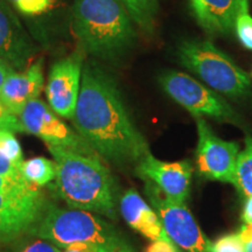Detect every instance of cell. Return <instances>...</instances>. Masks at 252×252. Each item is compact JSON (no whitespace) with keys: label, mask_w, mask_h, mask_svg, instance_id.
Here are the masks:
<instances>
[{"label":"cell","mask_w":252,"mask_h":252,"mask_svg":"<svg viewBox=\"0 0 252 252\" xmlns=\"http://www.w3.org/2000/svg\"><path fill=\"white\" fill-rule=\"evenodd\" d=\"M46 212V200L39 188L0 193V244L33 234Z\"/></svg>","instance_id":"9c48e42d"},{"label":"cell","mask_w":252,"mask_h":252,"mask_svg":"<svg viewBox=\"0 0 252 252\" xmlns=\"http://www.w3.org/2000/svg\"><path fill=\"white\" fill-rule=\"evenodd\" d=\"M19 252H61V250L46 239H36L30 244L24 245Z\"/></svg>","instance_id":"d4e9b609"},{"label":"cell","mask_w":252,"mask_h":252,"mask_svg":"<svg viewBox=\"0 0 252 252\" xmlns=\"http://www.w3.org/2000/svg\"><path fill=\"white\" fill-rule=\"evenodd\" d=\"M242 220L244 222V224H252V196L244 198Z\"/></svg>","instance_id":"f546056e"},{"label":"cell","mask_w":252,"mask_h":252,"mask_svg":"<svg viewBox=\"0 0 252 252\" xmlns=\"http://www.w3.org/2000/svg\"><path fill=\"white\" fill-rule=\"evenodd\" d=\"M133 23L146 34L156 30L157 14L159 11L158 0H119Z\"/></svg>","instance_id":"ac0fdd59"},{"label":"cell","mask_w":252,"mask_h":252,"mask_svg":"<svg viewBox=\"0 0 252 252\" xmlns=\"http://www.w3.org/2000/svg\"><path fill=\"white\" fill-rule=\"evenodd\" d=\"M61 252H105L98 245L90 243H74L64 248Z\"/></svg>","instance_id":"484cf974"},{"label":"cell","mask_w":252,"mask_h":252,"mask_svg":"<svg viewBox=\"0 0 252 252\" xmlns=\"http://www.w3.org/2000/svg\"><path fill=\"white\" fill-rule=\"evenodd\" d=\"M32 187H33V186L19 184V182L12 181L9 180V179L5 178V176L0 175V193H7V191H13V190H18V189L32 188Z\"/></svg>","instance_id":"4316f807"},{"label":"cell","mask_w":252,"mask_h":252,"mask_svg":"<svg viewBox=\"0 0 252 252\" xmlns=\"http://www.w3.org/2000/svg\"><path fill=\"white\" fill-rule=\"evenodd\" d=\"M235 187L243 198L252 196V137L249 135L238 156Z\"/></svg>","instance_id":"d6986e66"},{"label":"cell","mask_w":252,"mask_h":252,"mask_svg":"<svg viewBox=\"0 0 252 252\" xmlns=\"http://www.w3.org/2000/svg\"><path fill=\"white\" fill-rule=\"evenodd\" d=\"M33 234L63 249L74 243H90L105 252H137L122 232L102 216L72 208L50 207Z\"/></svg>","instance_id":"277c9868"},{"label":"cell","mask_w":252,"mask_h":252,"mask_svg":"<svg viewBox=\"0 0 252 252\" xmlns=\"http://www.w3.org/2000/svg\"><path fill=\"white\" fill-rule=\"evenodd\" d=\"M21 174L33 187H43L56 178V163L54 160L45 157H34L24 160L21 165Z\"/></svg>","instance_id":"e0dca14e"},{"label":"cell","mask_w":252,"mask_h":252,"mask_svg":"<svg viewBox=\"0 0 252 252\" xmlns=\"http://www.w3.org/2000/svg\"><path fill=\"white\" fill-rule=\"evenodd\" d=\"M35 53L36 48L15 12L6 0H0V58L13 68L24 69Z\"/></svg>","instance_id":"4fadbf2b"},{"label":"cell","mask_w":252,"mask_h":252,"mask_svg":"<svg viewBox=\"0 0 252 252\" xmlns=\"http://www.w3.org/2000/svg\"><path fill=\"white\" fill-rule=\"evenodd\" d=\"M18 117L23 132L36 135L45 141L47 146L63 147L88 154L97 153L77 132L60 121L55 112L40 99L28 102Z\"/></svg>","instance_id":"30bf717a"},{"label":"cell","mask_w":252,"mask_h":252,"mask_svg":"<svg viewBox=\"0 0 252 252\" xmlns=\"http://www.w3.org/2000/svg\"><path fill=\"white\" fill-rule=\"evenodd\" d=\"M119 212L126 223L151 241H169L156 210L133 188L119 198Z\"/></svg>","instance_id":"9a60e30c"},{"label":"cell","mask_w":252,"mask_h":252,"mask_svg":"<svg viewBox=\"0 0 252 252\" xmlns=\"http://www.w3.org/2000/svg\"><path fill=\"white\" fill-rule=\"evenodd\" d=\"M239 0H203V26L212 33L228 34L234 28Z\"/></svg>","instance_id":"2e32d148"},{"label":"cell","mask_w":252,"mask_h":252,"mask_svg":"<svg viewBox=\"0 0 252 252\" xmlns=\"http://www.w3.org/2000/svg\"><path fill=\"white\" fill-rule=\"evenodd\" d=\"M72 124L105 162L137 166L150 146L131 118L116 81L96 63L83 64Z\"/></svg>","instance_id":"6da1fadb"},{"label":"cell","mask_w":252,"mask_h":252,"mask_svg":"<svg viewBox=\"0 0 252 252\" xmlns=\"http://www.w3.org/2000/svg\"><path fill=\"white\" fill-rule=\"evenodd\" d=\"M194 119L197 131L195 163L198 175L204 180L235 186L239 144L220 138L203 117Z\"/></svg>","instance_id":"ba28073f"},{"label":"cell","mask_w":252,"mask_h":252,"mask_svg":"<svg viewBox=\"0 0 252 252\" xmlns=\"http://www.w3.org/2000/svg\"><path fill=\"white\" fill-rule=\"evenodd\" d=\"M8 4L27 17H36L48 12L56 0H6Z\"/></svg>","instance_id":"7402d4cb"},{"label":"cell","mask_w":252,"mask_h":252,"mask_svg":"<svg viewBox=\"0 0 252 252\" xmlns=\"http://www.w3.org/2000/svg\"><path fill=\"white\" fill-rule=\"evenodd\" d=\"M178 59L208 88L229 98L251 94V78L234 60L206 40H186L179 46Z\"/></svg>","instance_id":"5b68a950"},{"label":"cell","mask_w":252,"mask_h":252,"mask_svg":"<svg viewBox=\"0 0 252 252\" xmlns=\"http://www.w3.org/2000/svg\"><path fill=\"white\" fill-rule=\"evenodd\" d=\"M190 2H191V7H193L195 17H196L197 21L201 25L203 23V17H204L203 0H190Z\"/></svg>","instance_id":"4dcf8cb0"},{"label":"cell","mask_w":252,"mask_h":252,"mask_svg":"<svg viewBox=\"0 0 252 252\" xmlns=\"http://www.w3.org/2000/svg\"><path fill=\"white\" fill-rule=\"evenodd\" d=\"M56 163V194L72 209L90 212L105 219H118V185L97 153L88 154L47 146Z\"/></svg>","instance_id":"7a4b0ae2"},{"label":"cell","mask_w":252,"mask_h":252,"mask_svg":"<svg viewBox=\"0 0 252 252\" xmlns=\"http://www.w3.org/2000/svg\"><path fill=\"white\" fill-rule=\"evenodd\" d=\"M194 167L189 160L166 162L147 153L134 167L141 180L156 186L169 200L186 203L190 195Z\"/></svg>","instance_id":"8fae6325"},{"label":"cell","mask_w":252,"mask_h":252,"mask_svg":"<svg viewBox=\"0 0 252 252\" xmlns=\"http://www.w3.org/2000/svg\"><path fill=\"white\" fill-rule=\"evenodd\" d=\"M239 237L243 242L245 251L252 252V224H243L238 231Z\"/></svg>","instance_id":"83f0119b"},{"label":"cell","mask_w":252,"mask_h":252,"mask_svg":"<svg viewBox=\"0 0 252 252\" xmlns=\"http://www.w3.org/2000/svg\"><path fill=\"white\" fill-rule=\"evenodd\" d=\"M0 152L4 154L14 166L21 168V165L24 162L23 150H21L20 143L15 138L14 133L0 130Z\"/></svg>","instance_id":"44dd1931"},{"label":"cell","mask_w":252,"mask_h":252,"mask_svg":"<svg viewBox=\"0 0 252 252\" xmlns=\"http://www.w3.org/2000/svg\"><path fill=\"white\" fill-rule=\"evenodd\" d=\"M43 59H39L21 74L13 72L0 90V103L6 112L19 115L24 106L36 99L43 89Z\"/></svg>","instance_id":"5bb4252c"},{"label":"cell","mask_w":252,"mask_h":252,"mask_svg":"<svg viewBox=\"0 0 252 252\" xmlns=\"http://www.w3.org/2000/svg\"><path fill=\"white\" fill-rule=\"evenodd\" d=\"M13 72H14V68L12 67L8 62H6L4 59L0 58V90H1V88L4 86L6 80H7Z\"/></svg>","instance_id":"f1b7e54d"},{"label":"cell","mask_w":252,"mask_h":252,"mask_svg":"<svg viewBox=\"0 0 252 252\" xmlns=\"http://www.w3.org/2000/svg\"><path fill=\"white\" fill-rule=\"evenodd\" d=\"M71 28L88 54L105 61L121 59L134 46V23L119 0H75Z\"/></svg>","instance_id":"3957f363"},{"label":"cell","mask_w":252,"mask_h":252,"mask_svg":"<svg viewBox=\"0 0 252 252\" xmlns=\"http://www.w3.org/2000/svg\"><path fill=\"white\" fill-rule=\"evenodd\" d=\"M145 195L161 220L167 235L184 252H212V242L203 234L186 206L166 197L156 186L145 181Z\"/></svg>","instance_id":"52a82bcc"},{"label":"cell","mask_w":252,"mask_h":252,"mask_svg":"<svg viewBox=\"0 0 252 252\" xmlns=\"http://www.w3.org/2000/svg\"><path fill=\"white\" fill-rule=\"evenodd\" d=\"M234 31L242 46L252 50V15L250 0H239L234 20Z\"/></svg>","instance_id":"ffe728a7"},{"label":"cell","mask_w":252,"mask_h":252,"mask_svg":"<svg viewBox=\"0 0 252 252\" xmlns=\"http://www.w3.org/2000/svg\"><path fill=\"white\" fill-rule=\"evenodd\" d=\"M83 53L76 52L53 64L46 94L50 109L63 118L71 119L81 89Z\"/></svg>","instance_id":"7c38bea8"},{"label":"cell","mask_w":252,"mask_h":252,"mask_svg":"<svg viewBox=\"0 0 252 252\" xmlns=\"http://www.w3.org/2000/svg\"><path fill=\"white\" fill-rule=\"evenodd\" d=\"M159 83L162 90L193 117H208L219 122L242 125L239 116L220 94L190 75L168 70L159 77Z\"/></svg>","instance_id":"8992f818"},{"label":"cell","mask_w":252,"mask_h":252,"mask_svg":"<svg viewBox=\"0 0 252 252\" xmlns=\"http://www.w3.org/2000/svg\"><path fill=\"white\" fill-rule=\"evenodd\" d=\"M212 252H247L238 232L222 236L212 244Z\"/></svg>","instance_id":"603a6c76"},{"label":"cell","mask_w":252,"mask_h":252,"mask_svg":"<svg viewBox=\"0 0 252 252\" xmlns=\"http://www.w3.org/2000/svg\"><path fill=\"white\" fill-rule=\"evenodd\" d=\"M0 175L5 176V178H7L12 181L19 182V184L30 185L24 179L20 168L14 166L1 152H0Z\"/></svg>","instance_id":"cb8c5ba5"}]
</instances>
